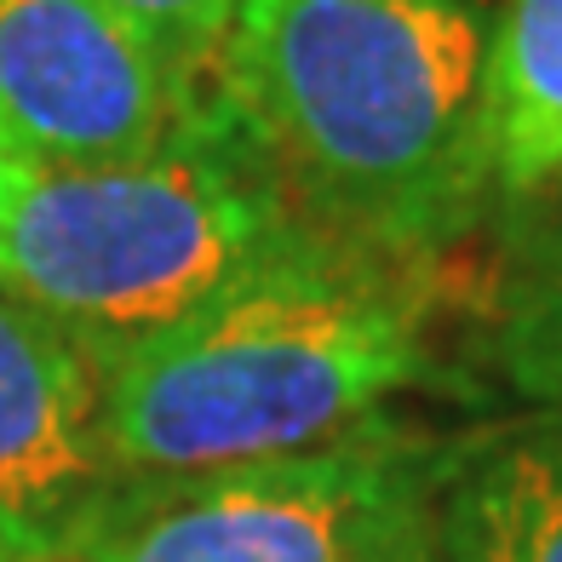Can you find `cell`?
Segmentation results:
<instances>
[{
	"label": "cell",
	"instance_id": "cell-1",
	"mask_svg": "<svg viewBox=\"0 0 562 562\" xmlns=\"http://www.w3.org/2000/svg\"><path fill=\"white\" fill-rule=\"evenodd\" d=\"M488 0H241L218 92L322 236L437 265L494 213Z\"/></svg>",
	"mask_w": 562,
	"mask_h": 562
},
{
	"label": "cell",
	"instance_id": "cell-2",
	"mask_svg": "<svg viewBox=\"0 0 562 562\" xmlns=\"http://www.w3.org/2000/svg\"><path fill=\"white\" fill-rule=\"evenodd\" d=\"M430 322V265L356 247L276 265L98 362L110 448L126 476L334 448L442 373Z\"/></svg>",
	"mask_w": 562,
	"mask_h": 562
},
{
	"label": "cell",
	"instance_id": "cell-3",
	"mask_svg": "<svg viewBox=\"0 0 562 562\" xmlns=\"http://www.w3.org/2000/svg\"><path fill=\"white\" fill-rule=\"evenodd\" d=\"M327 247L345 241L293 207L229 104L178 144L126 161L0 156V288L75 334L92 362Z\"/></svg>",
	"mask_w": 562,
	"mask_h": 562
},
{
	"label": "cell",
	"instance_id": "cell-4",
	"mask_svg": "<svg viewBox=\"0 0 562 562\" xmlns=\"http://www.w3.org/2000/svg\"><path fill=\"white\" fill-rule=\"evenodd\" d=\"M448 448L368 425L334 448L121 476L53 562H448Z\"/></svg>",
	"mask_w": 562,
	"mask_h": 562
},
{
	"label": "cell",
	"instance_id": "cell-5",
	"mask_svg": "<svg viewBox=\"0 0 562 562\" xmlns=\"http://www.w3.org/2000/svg\"><path fill=\"white\" fill-rule=\"evenodd\" d=\"M224 110L110 0H0V156L92 167L178 144Z\"/></svg>",
	"mask_w": 562,
	"mask_h": 562
},
{
	"label": "cell",
	"instance_id": "cell-6",
	"mask_svg": "<svg viewBox=\"0 0 562 562\" xmlns=\"http://www.w3.org/2000/svg\"><path fill=\"white\" fill-rule=\"evenodd\" d=\"M121 476L87 345L0 288V562H53Z\"/></svg>",
	"mask_w": 562,
	"mask_h": 562
},
{
	"label": "cell",
	"instance_id": "cell-7",
	"mask_svg": "<svg viewBox=\"0 0 562 562\" xmlns=\"http://www.w3.org/2000/svg\"><path fill=\"white\" fill-rule=\"evenodd\" d=\"M448 562H562V414L476 430L448 448Z\"/></svg>",
	"mask_w": 562,
	"mask_h": 562
},
{
	"label": "cell",
	"instance_id": "cell-8",
	"mask_svg": "<svg viewBox=\"0 0 562 562\" xmlns=\"http://www.w3.org/2000/svg\"><path fill=\"white\" fill-rule=\"evenodd\" d=\"M494 213H517L562 178V0H499L488 58Z\"/></svg>",
	"mask_w": 562,
	"mask_h": 562
},
{
	"label": "cell",
	"instance_id": "cell-9",
	"mask_svg": "<svg viewBox=\"0 0 562 562\" xmlns=\"http://www.w3.org/2000/svg\"><path fill=\"white\" fill-rule=\"evenodd\" d=\"M505 224L510 236L488 299V362L517 402L562 414V178Z\"/></svg>",
	"mask_w": 562,
	"mask_h": 562
},
{
	"label": "cell",
	"instance_id": "cell-10",
	"mask_svg": "<svg viewBox=\"0 0 562 562\" xmlns=\"http://www.w3.org/2000/svg\"><path fill=\"white\" fill-rule=\"evenodd\" d=\"M190 87L218 92L224 41L236 30L241 0H110Z\"/></svg>",
	"mask_w": 562,
	"mask_h": 562
}]
</instances>
